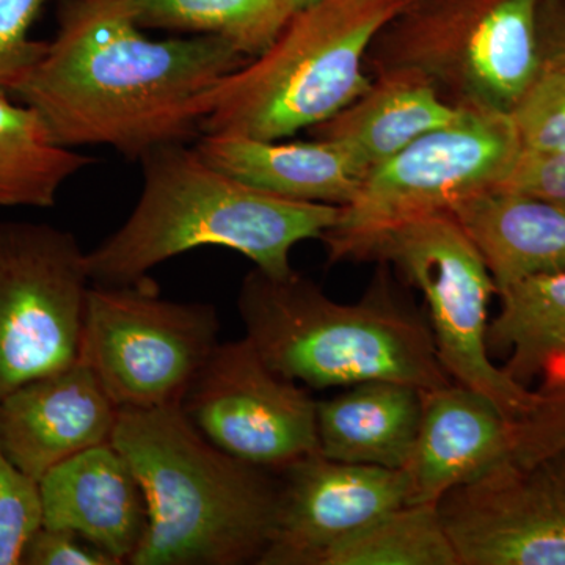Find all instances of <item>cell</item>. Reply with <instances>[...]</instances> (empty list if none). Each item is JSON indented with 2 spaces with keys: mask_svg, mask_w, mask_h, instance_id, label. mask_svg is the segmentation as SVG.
<instances>
[{
  "mask_svg": "<svg viewBox=\"0 0 565 565\" xmlns=\"http://www.w3.org/2000/svg\"><path fill=\"white\" fill-rule=\"evenodd\" d=\"M418 435L404 471L407 504L440 503L514 455V419L459 384L422 390Z\"/></svg>",
  "mask_w": 565,
  "mask_h": 565,
  "instance_id": "obj_15",
  "label": "cell"
},
{
  "mask_svg": "<svg viewBox=\"0 0 565 565\" xmlns=\"http://www.w3.org/2000/svg\"><path fill=\"white\" fill-rule=\"evenodd\" d=\"M437 508L460 565H565V448L511 456Z\"/></svg>",
  "mask_w": 565,
  "mask_h": 565,
  "instance_id": "obj_12",
  "label": "cell"
},
{
  "mask_svg": "<svg viewBox=\"0 0 565 565\" xmlns=\"http://www.w3.org/2000/svg\"><path fill=\"white\" fill-rule=\"evenodd\" d=\"M542 0H411L379 33L371 76L408 71L462 109L511 114L542 70Z\"/></svg>",
  "mask_w": 565,
  "mask_h": 565,
  "instance_id": "obj_6",
  "label": "cell"
},
{
  "mask_svg": "<svg viewBox=\"0 0 565 565\" xmlns=\"http://www.w3.org/2000/svg\"><path fill=\"white\" fill-rule=\"evenodd\" d=\"M95 162L58 143L31 106L0 92V210L55 206L63 185Z\"/></svg>",
  "mask_w": 565,
  "mask_h": 565,
  "instance_id": "obj_22",
  "label": "cell"
},
{
  "mask_svg": "<svg viewBox=\"0 0 565 565\" xmlns=\"http://www.w3.org/2000/svg\"><path fill=\"white\" fill-rule=\"evenodd\" d=\"M565 448V384L548 386L531 414L514 422V455L530 457Z\"/></svg>",
  "mask_w": 565,
  "mask_h": 565,
  "instance_id": "obj_28",
  "label": "cell"
},
{
  "mask_svg": "<svg viewBox=\"0 0 565 565\" xmlns=\"http://www.w3.org/2000/svg\"><path fill=\"white\" fill-rule=\"evenodd\" d=\"M193 147L234 180L292 202L345 206L366 178L341 145L315 137L282 141L202 134Z\"/></svg>",
  "mask_w": 565,
  "mask_h": 565,
  "instance_id": "obj_17",
  "label": "cell"
},
{
  "mask_svg": "<svg viewBox=\"0 0 565 565\" xmlns=\"http://www.w3.org/2000/svg\"><path fill=\"white\" fill-rule=\"evenodd\" d=\"M359 262L393 266L423 294L435 351L455 384L482 394L514 422L534 411L541 393L530 392L492 362L487 333L497 282L451 212L386 230L364 247Z\"/></svg>",
  "mask_w": 565,
  "mask_h": 565,
  "instance_id": "obj_7",
  "label": "cell"
},
{
  "mask_svg": "<svg viewBox=\"0 0 565 565\" xmlns=\"http://www.w3.org/2000/svg\"><path fill=\"white\" fill-rule=\"evenodd\" d=\"M90 285L73 233L0 222V401L79 360Z\"/></svg>",
  "mask_w": 565,
  "mask_h": 565,
  "instance_id": "obj_10",
  "label": "cell"
},
{
  "mask_svg": "<svg viewBox=\"0 0 565 565\" xmlns=\"http://www.w3.org/2000/svg\"><path fill=\"white\" fill-rule=\"evenodd\" d=\"M411 0H313L258 57L207 93L202 134L285 140L329 121L370 88L366 58Z\"/></svg>",
  "mask_w": 565,
  "mask_h": 565,
  "instance_id": "obj_5",
  "label": "cell"
},
{
  "mask_svg": "<svg viewBox=\"0 0 565 565\" xmlns=\"http://www.w3.org/2000/svg\"><path fill=\"white\" fill-rule=\"evenodd\" d=\"M511 114L463 109L366 174L351 203L322 236L330 263L359 262L379 234L424 215L451 212L494 191L522 156Z\"/></svg>",
  "mask_w": 565,
  "mask_h": 565,
  "instance_id": "obj_8",
  "label": "cell"
},
{
  "mask_svg": "<svg viewBox=\"0 0 565 565\" xmlns=\"http://www.w3.org/2000/svg\"><path fill=\"white\" fill-rule=\"evenodd\" d=\"M41 525L40 482L11 462L0 444V565H20L25 542Z\"/></svg>",
  "mask_w": 565,
  "mask_h": 565,
  "instance_id": "obj_26",
  "label": "cell"
},
{
  "mask_svg": "<svg viewBox=\"0 0 565 565\" xmlns=\"http://www.w3.org/2000/svg\"><path fill=\"white\" fill-rule=\"evenodd\" d=\"M355 303L330 299L310 278L253 269L237 294L245 338L270 367L326 390L392 381L433 390L451 384L429 322L394 292L385 264Z\"/></svg>",
  "mask_w": 565,
  "mask_h": 565,
  "instance_id": "obj_4",
  "label": "cell"
},
{
  "mask_svg": "<svg viewBox=\"0 0 565 565\" xmlns=\"http://www.w3.org/2000/svg\"><path fill=\"white\" fill-rule=\"evenodd\" d=\"M20 565H117V563L73 531L41 525L25 542Z\"/></svg>",
  "mask_w": 565,
  "mask_h": 565,
  "instance_id": "obj_29",
  "label": "cell"
},
{
  "mask_svg": "<svg viewBox=\"0 0 565 565\" xmlns=\"http://www.w3.org/2000/svg\"><path fill=\"white\" fill-rule=\"evenodd\" d=\"M500 311L489 323V351L508 353L503 370L520 385L539 375L565 384V270L533 275L498 289Z\"/></svg>",
  "mask_w": 565,
  "mask_h": 565,
  "instance_id": "obj_21",
  "label": "cell"
},
{
  "mask_svg": "<svg viewBox=\"0 0 565 565\" xmlns=\"http://www.w3.org/2000/svg\"><path fill=\"white\" fill-rule=\"evenodd\" d=\"M484 256L497 289L565 270V206L509 191L479 193L451 211Z\"/></svg>",
  "mask_w": 565,
  "mask_h": 565,
  "instance_id": "obj_19",
  "label": "cell"
},
{
  "mask_svg": "<svg viewBox=\"0 0 565 565\" xmlns=\"http://www.w3.org/2000/svg\"><path fill=\"white\" fill-rule=\"evenodd\" d=\"M313 0H296L297 9H300V7L307 6V3H311Z\"/></svg>",
  "mask_w": 565,
  "mask_h": 565,
  "instance_id": "obj_32",
  "label": "cell"
},
{
  "mask_svg": "<svg viewBox=\"0 0 565 565\" xmlns=\"http://www.w3.org/2000/svg\"><path fill=\"white\" fill-rule=\"evenodd\" d=\"M280 500L262 565H321L333 548L408 503L404 470L315 452L278 473Z\"/></svg>",
  "mask_w": 565,
  "mask_h": 565,
  "instance_id": "obj_13",
  "label": "cell"
},
{
  "mask_svg": "<svg viewBox=\"0 0 565 565\" xmlns=\"http://www.w3.org/2000/svg\"><path fill=\"white\" fill-rule=\"evenodd\" d=\"M140 163L143 188L128 221L85 253L93 285H131L200 247L230 248L286 277L292 248L321 241L340 217L341 206L292 202L234 180L189 143L166 145Z\"/></svg>",
  "mask_w": 565,
  "mask_h": 565,
  "instance_id": "obj_2",
  "label": "cell"
},
{
  "mask_svg": "<svg viewBox=\"0 0 565 565\" xmlns=\"http://www.w3.org/2000/svg\"><path fill=\"white\" fill-rule=\"evenodd\" d=\"M539 40L542 66L565 62V0H542Z\"/></svg>",
  "mask_w": 565,
  "mask_h": 565,
  "instance_id": "obj_31",
  "label": "cell"
},
{
  "mask_svg": "<svg viewBox=\"0 0 565 565\" xmlns=\"http://www.w3.org/2000/svg\"><path fill=\"white\" fill-rule=\"evenodd\" d=\"M210 303L172 302L150 277L131 285H90L81 362L118 411L181 405L218 344Z\"/></svg>",
  "mask_w": 565,
  "mask_h": 565,
  "instance_id": "obj_9",
  "label": "cell"
},
{
  "mask_svg": "<svg viewBox=\"0 0 565 565\" xmlns=\"http://www.w3.org/2000/svg\"><path fill=\"white\" fill-rule=\"evenodd\" d=\"M462 111L418 74L388 71L373 76L362 96L311 134L341 145L367 174Z\"/></svg>",
  "mask_w": 565,
  "mask_h": 565,
  "instance_id": "obj_18",
  "label": "cell"
},
{
  "mask_svg": "<svg viewBox=\"0 0 565 565\" xmlns=\"http://www.w3.org/2000/svg\"><path fill=\"white\" fill-rule=\"evenodd\" d=\"M46 0H0V92L14 95L43 61L47 41L31 39Z\"/></svg>",
  "mask_w": 565,
  "mask_h": 565,
  "instance_id": "obj_27",
  "label": "cell"
},
{
  "mask_svg": "<svg viewBox=\"0 0 565 565\" xmlns=\"http://www.w3.org/2000/svg\"><path fill=\"white\" fill-rule=\"evenodd\" d=\"M248 58L215 36L154 40L129 0H61L57 32L14 96L63 147L141 161L202 136L203 103Z\"/></svg>",
  "mask_w": 565,
  "mask_h": 565,
  "instance_id": "obj_1",
  "label": "cell"
},
{
  "mask_svg": "<svg viewBox=\"0 0 565 565\" xmlns=\"http://www.w3.org/2000/svg\"><path fill=\"white\" fill-rule=\"evenodd\" d=\"M422 390L392 381L348 386L318 401L319 452L340 462L404 470L422 419Z\"/></svg>",
  "mask_w": 565,
  "mask_h": 565,
  "instance_id": "obj_20",
  "label": "cell"
},
{
  "mask_svg": "<svg viewBox=\"0 0 565 565\" xmlns=\"http://www.w3.org/2000/svg\"><path fill=\"white\" fill-rule=\"evenodd\" d=\"M143 29L215 36L244 57H258L297 10L296 0H129Z\"/></svg>",
  "mask_w": 565,
  "mask_h": 565,
  "instance_id": "obj_23",
  "label": "cell"
},
{
  "mask_svg": "<svg viewBox=\"0 0 565 565\" xmlns=\"http://www.w3.org/2000/svg\"><path fill=\"white\" fill-rule=\"evenodd\" d=\"M118 407L81 360L0 401V444L31 478L87 449L110 444Z\"/></svg>",
  "mask_w": 565,
  "mask_h": 565,
  "instance_id": "obj_14",
  "label": "cell"
},
{
  "mask_svg": "<svg viewBox=\"0 0 565 565\" xmlns=\"http://www.w3.org/2000/svg\"><path fill=\"white\" fill-rule=\"evenodd\" d=\"M318 401L275 373L247 338L217 344L181 408L226 455L278 475L319 451Z\"/></svg>",
  "mask_w": 565,
  "mask_h": 565,
  "instance_id": "obj_11",
  "label": "cell"
},
{
  "mask_svg": "<svg viewBox=\"0 0 565 565\" xmlns=\"http://www.w3.org/2000/svg\"><path fill=\"white\" fill-rule=\"evenodd\" d=\"M321 565H460L435 504H404L338 545Z\"/></svg>",
  "mask_w": 565,
  "mask_h": 565,
  "instance_id": "obj_24",
  "label": "cell"
},
{
  "mask_svg": "<svg viewBox=\"0 0 565 565\" xmlns=\"http://www.w3.org/2000/svg\"><path fill=\"white\" fill-rule=\"evenodd\" d=\"M43 526L79 534L129 564L148 530V504L131 465L111 444L71 457L40 479Z\"/></svg>",
  "mask_w": 565,
  "mask_h": 565,
  "instance_id": "obj_16",
  "label": "cell"
},
{
  "mask_svg": "<svg viewBox=\"0 0 565 565\" xmlns=\"http://www.w3.org/2000/svg\"><path fill=\"white\" fill-rule=\"evenodd\" d=\"M511 117L523 152L565 154V62L542 66Z\"/></svg>",
  "mask_w": 565,
  "mask_h": 565,
  "instance_id": "obj_25",
  "label": "cell"
},
{
  "mask_svg": "<svg viewBox=\"0 0 565 565\" xmlns=\"http://www.w3.org/2000/svg\"><path fill=\"white\" fill-rule=\"evenodd\" d=\"M494 191L523 193L565 206V154L522 152L511 174Z\"/></svg>",
  "mask_w": 565,
  "mask_h": 565,
  "instance_id": "obj_30",
  "label": "cell"
},
{
  "mask_svg": "<svg viewBox=\"0 0 565 565\" xmlns=\"http://www.w3.org/2000/svg\"><path fill=\"white\" fill-rule=\"evenodd\" d=\"M110 444L148 504L147 534L129 564H259L277 522L278 475L212 445L181 405L118 412Z\"/></svg>",
  "mask_w": 565,
  "mask_h": 565,
  "instance_id": "obj_3",
  "label": "cell"
}]
</instances>
